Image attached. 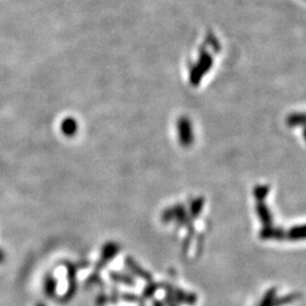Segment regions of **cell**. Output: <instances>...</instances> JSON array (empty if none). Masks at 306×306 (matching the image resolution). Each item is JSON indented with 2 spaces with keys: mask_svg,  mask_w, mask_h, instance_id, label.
Returning <instances> with one entry per match:
<instances>
[{
  "mask_svg": "<svg viewBox=\"0 0 306 306\" xmlns=\"http://www.w3.org/2000/svg\"><path fill=\"white\" fill-rule=\"evenodd\" d=\"M118 251H119V246L116 243H112V242L107 243L105 246L102 247L100 261H99V264H98V266L100 267L102 265H105L106 263H108L109 261L117 255Z\"/></svg>",
  "mask_w": 306,
  "mask_h": 306,
  "instance_id": "6da1fadb",
  "label": "cell"
},
{
  "mask_svg": "<svg viewBox=\"0 0 306 306\" xmlns=\"http://www.w3.org/2000/svg\"><path fill=\"white\" fill-rule=\"evenodd\" d=\"M60 130L66 138H74L79 132V122L73 117H66L60 124Z\"/></svg>",
  "mask_w": 306,
  "mask_h": 306,
  "instance_id": "7a4b0ae2",
  "label": "cell"
},
{
  "mask_svg": "<svg viewBox=\"0 0 306 306\" xmlns=\"http://www.w3.org/2000/svg\"><path fill=\"white\" fill-rule=\"evenodd\" d=\"M57 289V281L52 276H48L45 280V293L48 296H52L56 293Z\"/></svg>",
  "mask_w": 306,
  "mask_h": 306,
  "instance_id": "3957f363",
  "label": "cell"
},
{
  "mask_svg": "<svg viewBox=\"0 0 306 306\" xmlns=\"http://www.w3.org/2000/svg\"><path fill=\"white\" fill-rule=\"evenodd\" d=\"M110 277L112 278V280H116V281H119V282H124V283H133V281L130 280V278H129L128 276L122 275V273L111 272V273H110Z\"/></svg>",
  "mask_w": 306,
  "mask_h": 306,
  "instance_id": "277c9868",
  "label": "cell"
},
{
  "mask_svg": "<svg viewBox=\"0 0 306 306\" xmlns=\"http://www.w3.org/2000/svg\"><path fill=\"white\" fill-rule=\"evenodd\" d=\"M5 259H6V254H5L2 250H0V264L4 263Z\"/></svg>",
  "mask_w": 306,
  "mask_h": 306,
  "instance_id": "5b68a950",
  "label": "cell"
},
{
  "mask_svg": "<svg viewBox=\"0 0 306 306\" xmlns=\"http://www.w3.org/2000/svg\"><path fill=\"white\" fill-rule=\"evenodd\" d=\"M36 306H46V305L45 304H37Z\"/></svg>",
  "mask_w": 306,
  "mask_h": 306,
  "instance_id": "8992f818",
  "label": "cell"
}]
</instances>
